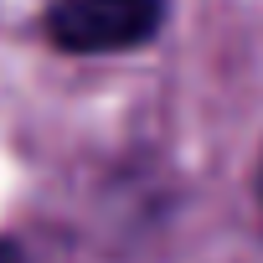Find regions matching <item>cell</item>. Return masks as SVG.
<instances>
[{
	"instance_id": "obj_1",
	"label": "cell",
	"mask_w": 263,
	"mask_h": 263,
	"mask_svg": "<svg viewBox=\"0 0 263 263\" xmlns=\"http://www.w3.org/2000/svg\"><path fill=\"white\" fill-rule=\"evenodd\" d=\"M165 16V0H57L47 31L67 52H119L150 42Z\"/></svg>"
},
{
	"instance_id": "obj_2",
	"label": "cell",
	"mask_w": 263,
	"mask_h": 263,
	"mask_svg": "<svg viewBox=\"0 0 263 263\" xmlns=\"http://www.w3.org/2000/svg\"><path fill=\"white\" fill-rule=\"evenodd\" d=\"M0 263H26V258H21V248H16V242L0 237Z\"/></svg>"
}]
</instances>
